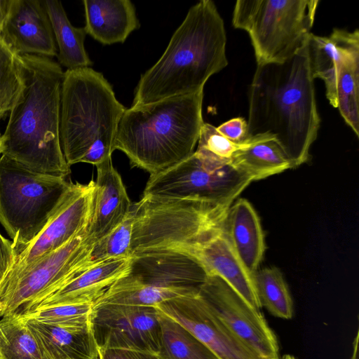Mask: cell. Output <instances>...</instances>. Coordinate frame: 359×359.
Returning <instances> with one entry per match:
<instances>
[{"instance_id": "obj_1", "label": "cell", "mask_w": 359, "mask_h": 359, "mask_svg": "<svg viewBox=\"0 0 359 359\" xmlns=\"http://www.w3.org/2000/svg\"><path fill=\"white\" fill-rule=\"evenodd\" d=\"M248 138L273 137L292 168L306 163L320 126L307 43L291 58L257 65L249 93Z\"/></svg>"}, {"instance_id": "obj_2", "label": "cell", "mask_w": 359, "mask_h": 359, "mask_svg": "<svg viewBox=\"0 0 359 359\" xmlns=\"http://www.w3.org/2000/svg\"><path fill=\"white\" fill-rule=\"evenodd\" d=\"M20 55L25 85L1 135V155L32 171L66 178L70 166L60 138L64 72L50 57Z\"/></svg>"}, {"instance_id": "obj_3", "label": "cell", "mask_w": 359, "mask_h": 359, "mask_svg": "<svg viewBox=\"0 0 359 359\" xmlns=\"http://www.w3.org/2000/svg\"><path fill=\"white\" fill-rule=\"evenodd\" d=\"M224 21L215 3L192 6L159 60L142 74L131 107L203 90L208 79L228 65Z\"/></svg>"}, {"instance_id": "obj_4", "label": "cell", "mask_w": 359, "mask_h": 359, "mask_svg": "<svg viewBox=\"0 0 359 359\" xmlns=\"http://www.w3.org/2000/svg\"><path fill=\"white\" fill-rule=\"evenodd\" d=\"M203 90L130 107L120 121L114 149L133 167L160 172L195 151L201 128Z\"/></svg>"}, {"instance_id": "obj_5", "label": "cell", "mask_w": 359, "mask_h": 359, "mask_svg": "<svg viewBox=\"0 0 359 359\" xmlns=\"http://www.w3.org/2000/svg\"><path fill=\"white\" fill-rule=\"evenodd\" d=\"M126 109L100 72L90 67L67 69L61 89L60 138L67 164L96 166L111 157Z\"/></svg>"}, {"instance_id": "obj_6", "label": "cell", "mask_w": 359, "mask_h": 359, "mask_svg": "<svg viewBox=\"0 0 359 359\" xmlns=\"http://www.w3.org/2000/svg\"><path fill=\"white\" fill-rule=\"evenodd\" d=\"M132 207V256L191 246L220 227L228 210L196 199L149 196H142Z\"/></svg>"}, {"instance_id": "obj_7", "label": "cell", "mask_w": 359, "mask_h": 359, "mask_svg": "<svg viewBox=\"0 0 359 359\" xmlns=\"http://www.w3.org/2000/svg\"><path fill=\"white\" fill-rule=\"evenodd\" d=\"M70 182L0 156V223L12 239L15 255L43 230Z\"/></svg>"}, {"instance_id": "obj_8", "label": "cell", "mask_w": 359, "mask_h": 359, "mask_svg": "<svg viewBox=\"0 0 359 359\" xmlns=\"http://www.w3.org/2000/svg\"><path fill=\"white\" fill-rule=\"evenodd\" d=\"M318 0H238L232 22L250 37L257 65L283 62L307 43Z\"/></svg>"}, {"instance_id": "obj_9", "label": "cell", "mask_w": 359, "mask_h": 359, "mask_svg": "<svg viewBox=\"0 0 359 359\" xmlns=\"http://www.w3.org/2000/svg\"><path fill=\"white\" fill-rule=\"evenodd\" d=\"M252 182L230 163L212 160L194 151L184 161L150 175L143 196L191 198L229 208Z\"/></svg>"}, {"instance_id": "obj_10", "label": "cell", "mask_w": 359, "mask_h": 359, "mask_svg": "<svg viewBox=\"0 0 359 359\" xmlns=\"http://www.w3.org/2000/svg\"><path fill=\"white\" fill-rule=\"evenodd\" d=\"M88 225L63 246L41 257L0 288V317L22 316L34 303L68 283L93 262Z\"/></svg>"}, {"instance_id": "obj_11", "label": "cell", "mask_w": 359, "mask_h": 359, "mask_svg": "<svg viewBox=\"0 0 359 359\" xmlns=\"http://www.w3.org/2000/svg\"><path fill=\"white\" fill-rule=\"evenodd\" d=\"M94 191L93 180L86 184L70 182L45 227L29 245L15 255L0 288L11 283L39 259L63 246L89 224Z\"/></svg>"}, {"instance_id": "obj_12", "label": "cell", "mask_w": 359, "mask_h": 359, "mask_svg": "<svg viewBox=\"0 0 359 359\" xmlns=\"http://www.w3.org/2000/svg\"><path fill=\"white\" fill-rule=\"evenodd\" d=\"M91 324L100 350L129 349L158 354L161 330L154 306H93Z\"/></svg>"}, {"instance_id": "obj_13", "label": "cell", "mask_w": 359, "mask_h": 359, "mask_svg": "<svg viewBox=\"0 0 359 359\" xmlns=\"http://www.w3.org/2000/svg\"><path fill=\"white\" fill-rule=\"evenodd\" d=\"M198 294L221 320L264 359H280L277 338L260 311L252 307L227 283L209 275Z\"/></svg>"}, {"instance_id": "obj_14", "label": "cell", "mask_w": 359, "mask_h": 359, "mask_svg": "<svg viewBox=\"0 0 359 359\" xmlns=\"http://www.w3.org/2000/svg\"><path fill=\"white\" fill-rule=\"evenodd\" d=\"M154 307L188 330L219 359H264L221 320L198 292L164 301Z\"/></svg>"}, {"instance_id": "obj_15", "label": "cell", "mask_w": 359, "mask_h": 359, "mask_svg": "<svg viewBox=\"0 0 359 359\" xmlns=\"http://www.w3.org/2000/svg\"><path fill=\"white\" fill-rule=\"evenodd\" d=\"M127 277L165 288L198 290L208 273L194 257L175 250H156L132 256Z\"/></svg>"}, {"instance_id": "obj_16", "label": "cell", "mask_w": 359, "mask_h": 359, "mask_svg": "<svg viewBox=\"0 0 359 359\" xmlns=\"http://www.w3.org/2000/svg\"><path fill=\"white\" fill-rule=\"evenodd\" d=\"M179 252L196 258L208 275H216L227 283L252 307L262 308L250 272L232 248L222 226L201 241Z\"/></svg>"}, {"instance_id": "obj_17", "label": "cell", "mask_w": 359, "mask_h": 359, "mask_svg": "<svg viewBox=\"0 0 359 359\" xmlns=\"http://www.w3.org/2000/svg\"><path fill=\"white\" fill-rule=\"evenodd\" d=\"M1 36L19 55L57 56L52 26L43 1L13 0Z\"/></svg>"}, {"instance_id": "obj_18", "label": "cell", "mask_w": 359, "mask_h": 359, "mask_svg": "<svg viewBox=\"0 0 359 359\" xmlns=\"http://www.w3.org/2000/svg\"><path fill=\"white\" fill-rule=\"evenodd\" d=\"M130 258H116L97 262L68 283L32 304L22 316L53 306L93 304L116 280L125 276Z\"/></svg>"}, {"instance_id": "obj_19", "label": "cell", "mask_w": 359, "mask_h": 359, "mask_svg": "<svg viewBox=\"0 0 359 359\" xmlns=\"http://www.w3.org/2000/svg\"><path fill=\"white\" fill-rule=\"evenodd\" d=\"M93 204L88 234L95 243L128 215L132 203L111 157L96 165Z\"/></svg>"}, {"instance_id": "obj_20", "label": "cell", "mask_w": 359, "mask_h": 359, "mask_svg": "<svg viewBox=\"0 0 359 359\" xmlns=\"http://www.w3.org/2000/svg\"><path fill=\"white\" fill-rule=\"evenodd\" d=\"M22 318L37 342L42 359H101L91 322L82 326H59Z\"/></svg>"}, {"instance_id": "obj_21", "label": "cell", "mask_w": 359, "mask_h": 359, "mask_svg": "<svg viewBox=\"0 0 359 359\" xmlns=\"http://www.w3.org/2000/svg\"><path fill=\"white\" fill-rule=\"evenodd\" d=\"M222 229L248 270L257 271L266 246L260 219L250 202L245 198L235 201L226 212Z\"/></svg>"}, {"instance_id": "obj_22", "label": "cell", "mask_w": 359, "mask_h": 359, "mask_svg": "<svg viewBox=\"0 0 359 359\" xmlns=\"http://www.w3.org/2000/svg\"><path fill=\"white\" fill-rule=\"evenodd\" d=\"M83 4L86 34L102 45L123 43L140 27L130 0H83Z\"/></svg>"}, {"instance_id": "obj_23", "label": "cell", "mask_w": 359, "mask_h": 359, "mask_svg": "<svg viewBox=\"0 0 359 359\" xmlns=\"http://www.w3.org/2000/svg\"><path fill=\"white\" fill-rule=\"evenodd\" d=\"M359 40L358 29L348 32L334 29L329 36L311 34L307 48L313 79H321L325 86L326 97L334 108L337 104V77L341 60L349 46Z\"/></svg>"}, {"instance_id": "obj_24", "label": "cell", "mask_w": 359, "mask_h": 359, "mask_svg": "<svg viewBox=\"0 0 359 359\" xmlns=\"http://www.w3.org/2000/svg\"><path fill=\"white\" fill-rule=\"evenodd\" d=\"M230 163L248 175L253 182L292 168L283 149L273 137L267 135L248 138L234 153Z\"/></svg>"}, {"instance_id": "obj_25", "label": "cell", "mask_w": 359, "mask_h": 359, "mask_svg": "<svg viewBox=\"0 0 359 359\" xmlns=\"http://www.w3.org/2000/svg\"><path fill=\"white\" fill-rule=\"evenodd\" d=\"M43 1L57 45V57L60 64L68 70L89 67L93 62L84 47L87 35L84 27L72 25L60 1Z\"/></svg>"}, {"instance_id": "obj_26", "label": "cell", "mask_w": 359, "mask_h": 359, "mask_svg": "<svg viewBox=\"0 0 359 359\" xmlns=\"http://www.w3.org/2000/svg\"><path fill=\"white\" fill-rule=\"evenodd\" d=\"M198 290L158 287L137 282L125 276L113 283L93 306L121 304L154 306L170 299L196 293Z\"/></svg>"}, {"instance_id": "obj_27", "label": "cell", "mask_w": 359, "mask_h": 359, "mask_svg": "<svg viewBox=\"0 0 359 359\" xmlns=\"http://www.w3.org/2000/svg\"><path fill=\"white\" fill-rule=\"evenodd\" d=\"M337 104L346 124L359 135V40L345 52L337 72Z\"/></svg>"}, {"instance_id": "obj_28", "label": "cell", "mask_w": 359, "mask_h": 359, "mask_svg": "<svg viewBox=\"0 0 359 359\" xmlns=\"http://www.w3.org/2000/svg\"><path fill=\"white\" fill-rule=\"evenodd\" d=\"M158 311L161 330L158 359H219L208 346L188 330Z\"/></svg>"}, {"instance_id": "obj_29", "label": "cell", "mask_w": 359, "mask_h": 359, "mask_svg": "<svg viewBox=\"0 0 359 359\" xmlns=\"http://www.w3.org/2000/svg\"><path fill=\"white\" fill-rule=\"evenodd\" d=\"M253 279L261 306L273 316L291 319L293 302L280 270L275 266L257 270L253 273Z\"/></svg>"}, {"instance_id": "obj_30", "label": "cell", "mask_w": 359, "mask_h": 359, "mask_svg": "<svg viewBox=\"0 0 359 359\" xmlns=\"http://www.w3.org/2000/svg\"><path fill=\"white\" fill-rule=\"evenodd\" d=\"M0 359H42L37 342L22 317L6 316L0 320Z\"/></svg>"}, {"instance_id": "obj_31", "label": "cell", "mask_w": 359, "mask_h": 359, "mask_svg": "<svg viewBox=\"0 0 359 359\" xmlns=\"http://www.w3.org/2000/svg\"><path fill=\"white\" fill-rule=\"evenodd\" d=\"M25 85L22 57L0 35V119L13 108Z\"/></svg>"}, {"instance_id": "obj_32", "label": "cell", "mask_w": 359, "mask_h": 359, "mask_svg": "<svg viewBox=\"0 0 359 359\" xmlns=\"http://www.w3.org/2000/svg\"><path fill=\"white\" fill-rule=\"evenodd\" d=\"M135 212L133 208L127 217L108 233L97 241L91 251L93 262L116 258L132 257L131 244Z\"/></svg>"}, {"instance_id": "obj_33", "label": "cell", "mask_w": 359, "mask_h": 359, "mask_svg": "<svg viewBox=\"0 0 359 359\" xmlns=\"http://www.w3.org/2000/svg\"><path fill=\"white\" fill-rule=\"evenodd\" d=\"M245 142H233L222 135L216 127L204 123L201 128L195 152L212 160L230 163L234 153L243 147Z\"/></svg>"}, {"instance_id": "obj_34", "label": "cell", "mask_w": 359, "mask_h": 359, "mask_svg": "<svg viewBox=\"0 0 359 359\" xmlns=\"http://www.w3.org/2000/svg\"><path fill=\"white\" fill-rule=\"evenodd\" d=\"M93 304L53 306L23 316L59 326H82L91 322Z\"/></svg>"}, {"instance_id": "obj_35", "label": "cell", "mask_w": 359, "mask_h": 359, "mask_svg": "<svg viewBox=\"0 0 359 359\" xmlns=\"http://www.w3.org/2000/svg\"><path fill=\"white\" fill-rule=\"evenodd\" d=\"M217 129L227 139L236 143H243L248 139V123L242 117L230 119Z\"/></svg>"}, {"instance_id": "obj_36", "label": "cell", "mask_w": 359, "mask_h": 359, "mask_svg": "<svg viewBox=\"0 0 359 359\" xmlns=\"http://www.w3.org/2000/svg\"><path fill=\"white\" fill-rule=\"evenodd\" d=\"M15 257L13 242L0 233V284L12 266Z\"/></svg>"}, {"instance_id": "obj_37", "label": "cell", "mask_w": 359, "mask_h": 359, "mask_svg": "<svg viewBox=\"0 0 359 359\" xmlns=\"http://www.w3.org/2000/svg\"><path fill=\"white\" fill-rule=\"evenodd\" d=\"M101 359H158L157 355L129 349L100 350Z\"/></svg>"}, {"instance_id": "obj_38", "label": "cell", "mask_w": 359, "mask_h": 359, "mask_svg": "<svg viewBox=\"0 0 359 359\" xmlns=\"http://www.w3.org/2000/svg\"><path fill=\"white\" fill-rule=\"evenodd\" d=\"M13 0H0V35L8 20Z\"/></svg>"}, {"instance_id": "obj_39", "label": "cell", "mask_w": 359, "mask_h": 359, "mask_svg": "<svg viewBox=\"0 0 359 359\" xmlns=\"http://www.w3.org/2000/svg\"><path fill=\"white\" fill-rule=\"evenodd\" d=\"M358 339L359 332L358 331L353 343V353L350 359H358Z\"/></svg>"}, {"instance_id": "obj_40", "label": "cell", "mask_w": 359, "mask_h": 359, "mask_svg": "<svg viewBox=\"0 0 359 359\" xmlns=\"http://www.w3.org/2000/svg\"><path fill=\"white\" fill-rule=\"evenodd\" d=\"M280 359H296L292 355L285 354L283 355Z\"/></svg>"}, {"instance_id": "obj_41", "label": "cell", "mask_w": 359, "mask_h": 359, "mask_svg": "<svg viewBox=\"0 0 359 359\" xmlns=\"http://www.w3.org/2000/svg\"><path fill=\"white\" fill-rule=\"evenodd\" d=\"M1 154V138L0 137V155Z\"/></svg>"}, {"instance_id": "obj_42", "label": "cell", "mask_w": 359, "mask_h": 359, "mask_svg": "<svg viewBox=\"0 0 359 359\" xmlns=\"http://www.w3.org/2000/svg\"><path fill=\"white\" fill-rule=\"evenodd\" d=\"M1 137V134H0V137Z\"/></svg>"}]
</instances>
